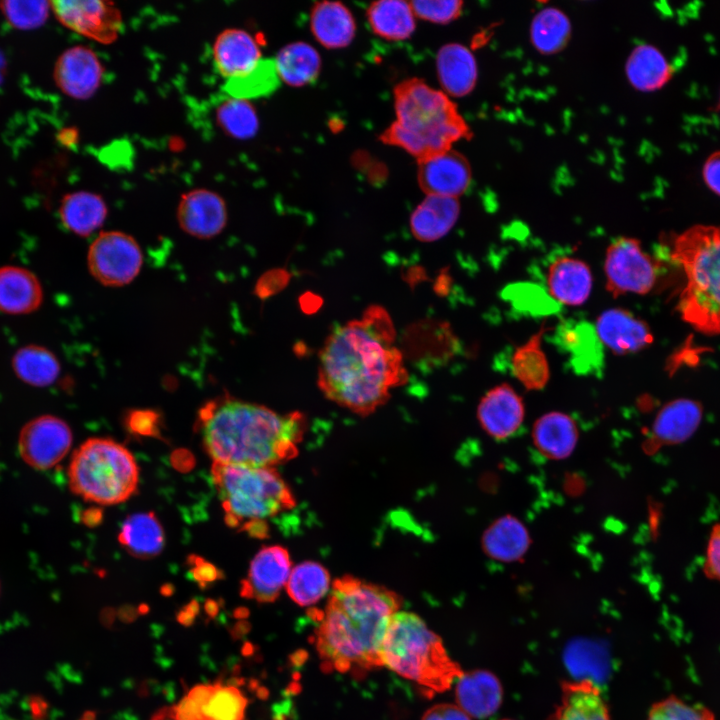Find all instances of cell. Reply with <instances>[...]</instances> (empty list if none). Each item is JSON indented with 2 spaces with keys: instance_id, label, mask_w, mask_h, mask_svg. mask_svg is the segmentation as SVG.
<instances>
[{
  "instance_id": "obj_7",
  "label": "cell",
  "mask_w": 720,
  "mask_h": 720,
  "mask_svg": "<svg viewBox=\"0 0 720 720\" xmlns=\"http://www.w3.org/2000/svg\"><path fill=\"white\" fill-rule=\"evenodd\" d=\"M382 665L432 692L449 689L464 673L441 638L416 614L397 611L380 651Z\"/></svg>"
},
{
  "instance_id": "obj_45",
  "label": "cell",
  "mask_w": 720,
  "mask_h": 720,
  "mask_svg": "<svg viewBox=\"0 0 720 720\" xmlns=\"http://www.w3.org/2000/svg\"><path fill=\"white\" fill-rule=\"evenodd\" d=\"M415 16L436 24H447L455 20L462 12V1H412L410 2Z\"/></svg>"
},
{
  "instance_id": "obj_52",
  "label": "cell",
  "mask_w": 720,
  "mask_h": 720,
  "mask_svg": "<svg viewBox=\"0 0 720 720\" xmlns=\"http://www.w3.org/2000/svg\"><path fill=\"white\" fill-rule=\"evenodd\" d=\"M151 720H177L174 706L160 709L152 716Z\"/></svg>"
},
{
  "instance_id": "obj_2",
  "label": "cell",
  "mask_w": 720,
  "mask_h": 720,
  "mask_svg": "<svg viewBox=\"0 0 720 720\" xmlns=\"http://www.w3.org/2000/svg\"><path fill=\"white\" fill-rule=\"evenodd\" d=\"M306 426L298 411L280 414L227 395L205 403L196 422L213 462L247 467H274L296 457Z\"/></svg>"
},
{
  "instance_id": "obj_38",
  "label": "cell",
  "mask_w": 720,
  "mask_h": 720,
  "mask_svg": "<svg viewBox=\"0 0 720 720\" xmlns=\"http://www.w3.org/2000/svg\"><path fill=\"white\" fill-rule=\"evenodd\" d=\"M12 368L19 379L37 387L54 383L61 369L53 352L33 344L17 350L12 358Z\"/></svg>"
},
{
  "instance_id": "obj_34",
  "label": "cell",
  "mask_w": 720,
  "mask_h": 720,
  "mask_svg": "<svg viewBox=\"0 0 720 720\" xmlns=\"http://www.w3.org/2000/svg\"><path fill=\"white\" fill-rule=\"evenodd\" d=\"M367 20L377 36L389 41L408 39L416 27L410 3L401 0L372 3L367 9Z\"/></svg>"
},
{
  "instance_id": "obj_13",
  "label": "cell",
  "mask_w": 720,
  "mask_h": 720,
  "mask_svg": "<svg viewBox=\"0 0 720 720\" xmlns=\"http://www.w3.org/2000/svg\"><path fill=\"white\" fill-rule=\"evenodd\" d=\"M246 706L239 689L214 683L192 688L174 711L177 720H244Z\"/></svg>"
},
{
  "instance_id": "obj_1",
  "label": "cell",
  "mask_w": 720,
  "mask_h": 720,
  "mask_svg": "<svg viewBox=\"0 0 720 720\" xmlns=\"http://www.w3.org/2000/svg\"><path fill=\"white\" fill-rule=\"evenodd\" d=\"M407 380L392 318L380 305H370L360 318L335 328L319 353V389L360 416L375 412Z\"/></svg>"
},
{
  "instance_id": "obj_8",
  "label": "cell",
  "mask_w": 720,
  "mask_h": 720,
  "mask_svg": "<svg viewBox=\"0 0 720 720\" xmlns=\"http://www.w3.org/2000/svg\"><path fill=\"white\" fill-rule=\"evenodd\" d=\"M139 469L132 453L106 438L86 440L73 453L68 468L71 491L100 505L126 501L137 489Z\"/></svg>"
},
{
  "instance_id": "obj_12",
  "label": "cell",
  "mask_w": 720,
  "mask_h": 720,
  "mask_svg": "<svg viewBox=\"0 0 720 720\" xmlns=\"http://www.w3.org/2000/svg\"><path fill=\"white\" fill-rule=\"evenodd\" d=\"M72 432L68 424L52 415L36 417L22 428L18 447L23 460L33 468L45 470L59 463L68 453Z\"/></svg>"
},
{
  "instance_id": "obj_28",
  "label": "cell",
  "mask_w": 720,
  "mask_h": 720,
  "mask_svg": "<svg viewBox=\"0 0 720 720\" xmlns=\"http://www.w3.org/2000/svg\"><path fill=\"white\" fill-rule=\"evenodd\" d=\"M459 213L457 198L427 195L411 214V232L419 241H436L452 229Z\"/></svg>"
},
{
  "instance_id": "obj_20",
  "label": "cell",
  "mask_w": 720,
  "mask_h": 720,
  "mask_svg": "<svg viewBox=\"0 0 720 720\" xmlns=\"http://www.w3.org/2000/svg\"><path fill=\"white\" fill-rule=\"evenodd\" d=\"M554 342L568 354L570 365L577 374L588 375L601 369L602 342L589 322H562L555 331Z\"/></svg>"
},
{
  "instance_id": "obj_49",
  "label": "cell",
  "mask_w": 720,
  "mask_h": 720,
  "mask_svg": "<svg viewBox=\"0 0 720 720\" xmlns=\"http://www.w3.org/2000/svg\"><path fill=\"white\" fill-rule=\"evenodd\" d=\"M422 720H471V717L457 704H437L429 708Z\"/></svg>"
},
{
  "instance_id": "obj_3",
  "label": "cell",
  "mask_w": 720,
  "mask_h": 720,
  "mask_svg": "<svg viewBox=\"0 0 720 720\" xmlns=\"http://www.w3.org/2000/svg\"><path fill=\"white\" fill-rule=\"evenodd\" d=\"M398 594L353 576L337 578L316 631L320 658L338 672L382 666L381 646Z\"/></svg>"
},
{
  "instance_id": "obj_24",
  "label": "cell",
  "mask_w": 720,
  "mask_h": 720,
  "mask_svg": "<svg viewBox=\"0 0 720 720\" xmlns=\"http://www.w3.org/2000/svg\"><path fill=\"white\" fill-rule=\"evenodd\" d=\"M546 282L555 301L570 306L581 305L591 292V270L578 258L559 257L549 265Z\"/></svg>"
},
{
  "instance_id": "obj_37",
  "label": "cell",
  "mask_w": 720,
  "mask_h": 720,
  "mask_svg": "<svg viewBox=\"0 0 720 720\" xmlns=\"http://www.w3.org/2000/svg\"><path fill=\"white\" fill-rule=\"evenodd\" d=\"M549 330L544 324L529 340L517 347L512 355V372L528 390H541L547 384L550 371L541 349L542 336Z\"/></svg>"
},
{
  "instance_id": "obj_18",
  "label": "cell",
  "mask_w": 720,
  "mask_h": 720,
  "mask_svg": "<svg viewBox=\"0 0 720 720\" xmlns=\"http://www.w3.org/2000/svg\"><path fill=\"white\" fill-rule=\"evenodd\" d=\"M524 415L522 398L506 383L490 389L477 409L481 427L497 440L512 436L521 426Z\"/></svg>"
},
{
  "instance_id": "obj_43",
  "label": "cell",
  "mask_w": 720,
  "mask_h": 720,
  "mask_svg": "<svg viewBox=\"0 0 720 720\" xmlns=\"http://www.w3.org/2000/svg\"><path fill=\"white\" fill-rule=\"evenodd\" d=\"M0 10L10 25L29 30L45 23L51 6L47 1H3Z\"/></svg>"
},
{
  "instance_id": "obj_35",
  "label": "cell",
  "mask_w": 720,
  "mask_h": 720,
  "mask_svg": "<svg viewBox=\"0 0 720 720\" xmlns=\"http://www.w3.org/2000/svg\"><path fill=\"white\" fill-rule=\"evenodd\" d=\"M119 542L133 556L147 559L162 551L164 531L154 513H135L123 522Z\"/></svg>"
},
{
  "instance_id": "obj_6",
  "label": "cell",
  "mask_w": 720,
  "mask_h": 720,
  "mask_svg": "<svg viewBox=\"0 0 720 720\" xmlns=\"http://www.w3.org/2000/svg\"><path fill=\"white\" fill-rule=\"evenodd\" d=\"M211 474L226 524L250 536H267L266 520L291 510L296 504L291 489L274 467L213 462Z\"/></svg>"
},
{
  "instance_id": "obj_29",
  "label": "cell",
  "mask_w": 720,
  "mask_h": 720,
  "mask_svg": "<svg viewBox=\"0 0 720 720\" xmlns=\"http://www.w3.org/2000/svg\"><path fill=\"white\" fill-rule=\"evenodd\" d=\"M310 27L315 39L325 48L339 49L348 46L356 32L350 10L341 2L316 3L310 14Z\"/></svg>"
},
{
  "instance_id": "obj_30",
  "label": "cell",
  "mask_w": 720,
  "mask_h": 720,
  "mask_svg": "<svg viewBox=\"0 0 720 720\" xmlns=\"http://www.w3.org/2000/svg\"><path fill=\"white\" fill-rule=\"evenodd\" d=\"M532 436L536 448L544 456L560 460L567 458L574 451L578 440V429L572 417L554 411L536 420Z\"/></svg>"
},
{
  "instance_id": "obj_15",
  "label": "cell",
  "mask_w": 720,
  "mask_h": 720,
  "mask_svg": "<svg viewBox=\"0 0 720 720\" xmlns=\"http://www.w3.org/2000/svg\"><path fill=\"white\" fill-rule=\"evenodd\" d=\"M104 68L97 54L89 47L77 45L66 49L57 59L54 80L67 96L88 99L98 90Z\"/></svg>"
},
{
  "instance_id": "obj_22",
  "label": "cell",
  "mask_w": 720,
  "mask_h": 720,
  "mask_svg": "<svg viewBox=\"0 0 720 720\" xmlns=\"http://www.w3.org/2000/svg\"><path fill=\"white\" fill-rule=\"evenodd\" d=\"M455 696L457 705L470 717L483 719L500 707L503 688L492 672L474 670L464 672L456 681Z\"/></svg>"
},
{
  "instance_id": "obj_21",
  "label": "cell",
  "mask_w": 720,
  "mask_h": 720,
  "mask_svg": "<svg viewBox=\"0 0 720 720\" xmlns=\"http://www.w3.org/2000/svg\"><path fill=\"white\" fill-rule=\"evenodd\" d=\"M212 57L217 72L226 79L248 72L263 58L256 40L237 28L226 29L216 37Z\"/></svg>"
},
{
  "instance_id": "obj_46",
  "label": "cell",
  "mask_w": 720,
  "mask_h": 720,
  "mask_svg": "<svg viewBox=\"0 0 720 720\" xmlns=\"http://www.w3.org/2000/svg\"><path fill=\"white\" fill-rule=\"evenodd\" d=\"M507 296H509L511 301H514L518 307L528 309L532 312H550L556 303L555 300H551L548 296H545L543 291L529 284H518L509 290Z\"/></svg>"
},
{
  "instance_id": "obj_5",
  "label": "cell",
  "mask_w": 720,
  "mask_h": 720,
  "mask_svg": "<svg viewBox=\"0 0 720 720\" xmlns=\"http://www.w3.org/2000/svg\"><path fill=\"white\" fill-rule=\"evenodd\" d=\"M670 256L685 275L677 309L705 335L720 334V225H694L676 235Z\"/></svg>"
},
{
  "instance_id": "obj_48",
  "label": "cell",
  "mask_w": 720,
  "mask_h": 720,
  "mask_svg": "<svg viewBox=\"0 0 720 720\" xmlns=\"http://www.w3.org/2000/svg\"><path fill=\"white\" fill-rule=\"evenodd\" d=\"M158 415L151 410H134L127 417L131 431L141 435L155 436L158 433Z\"/></svg>"
},
{
  "instance_id": "obj_42",
  "label": "cell",
  "mask_w": 720,
  "mask_h": 720,
  "mask_svg": "<svg viewBox=\"0 0 720 720\" xmlns=\"http://www.w3.org/2000/svg\"><path fill=\"white\" fill-rule=\"evenodd\" d=\"M216 121L227 135L237 139L253 137L259 126L253 105L247 100L231 97L218 105Z\"/></svg>"
},
{
  "instance_id": "obj_17",
  "label": "cell",
  "mask_w": 720,
  "mask_h": 720,
  "mask_svg": "<svg viewBox=\"0 0 720 720\" xmlns=\"http://www.w3.org/2000/svg\"><path fill=\"white\" fill-rule=\"evenodd\" d=\"M417 175L427 195L457 198L471 183L468 161L452 149L418 160Z\"/></svg>"
},
{
  "instance_id": "obj_4",
  "label": "cell",
  "mask_w": 720,
  "mask_h": 720,
  "mask_svg": "<svg viewBox=\"0 0 720 720\" xmlns=\"http://www.w3.org/2000/svg\"><path fill=\"white\" fill-rule=\"evenodd\" d=\"M394 106L396 121L380 138L418 160L450 150L452 144L471 135L448 95L418 78L395 87Z\"/></svg>"
},
{
  "instance_id": "obj_31",
  "label": "cell",
  "mask_w": 720,
  "mask_h": 720,
  "mask_svg": "<svg viewBox=\"0 0 720 720\" xmlns=\"http://www.w3.org/2000/svg\"><path fill=\"white\" fill-rule=\"evenodd\" d=\"M108 214L104 199L89 191L66 194L60 203L59 215L64 227L72 233L87 237L99 229Z\"/></svg>"
},
{
  "instance_id": "obj_32",
  "label": "cell",
  "mask_w": 720,
  "mask_h": 720,
  "mask_svg": "<svg viewBox=\"0 0 720 720\" xmlns=\"http://www.w3.org/2000/svg\"><path fill=\"white\" fill-rule=\"evenodd\" d=\"M530 545V536L524 524L511 515H505L485 530L482 548L492 559L513 562L521 559Z\"/></svg>"
},
{
  "instance_id": "obj_36",
  "label": "cell",
  "mask_w": 720,
  "mask_h": 720,
  "mask_svg": "<svg viewBox=\"0 0 720 720\" xmlns=\"http://www.w3.org/2000/svg\"><path fill=\"white\" fill-rule=\"evenodd\" d=\"M274 60L280 81L293 87H301L315 81L321 67L317 50L301 41L284 46Z\"/></svg>"
},
{
  "instance_id": "obj_26",
  "label": "cell",
  "mask_w": 720,
  "mask_h": 720,
  "mask_svg": "<svg viewBox=\"0 0 720 720\" xmlns=\"http://www.w3.org/2000/svg\"><path fill=\"white\" fill-rule=\"evenodd\" d=\"M439 82L446 95L463 97L476 85L477 63L472 52L458 43L441 47L436 57Z\"/></svg>"
},
{
  "instance_id": "obj_16",
  "label": "cell",
  "mask_w": 720,
  "mask_h": 720,
  "mask_svg": "<svg viewBox=\"0 0 720 720\" xmlns=\"http://www.w3.org/2000/svg\"><path fill=\"white\" fill-rule=\"evenodd\" d=\"M228 219L224 199L216 192L198 188L184 193L177 206V221L187 234L210 239L222 232Z\"/></svg>"
},
{
  "instance_id": "obj_41",
  "label": "cell",
  "mask_w": 720,
  "mask_h": 720,
  "mask_svg": "<svg viewBox=\"0 0 720 720\" xmlns=\"http://www.w3.org/2000/svg\"><path fill=\"white\" fill-rule=\"evenodd\" d=\"M279 84L275 60L262 58L248 72L226 79L223 90L231 98L249 101L272 94Z\"/></svg>"
},
{
  "instance_id": "obj_40",
  "label": "cell",
  "mask_w": 720,
  "mask_h": 720,
  "mask_svg": "<svg viewBox=\"0 0 720 720\" xmlns=\"http://www.w3.org/2000/svg\"><path fill=\"white\" fill-rule=\"evenodd\" d=\"M285 588L295 603L303 607L311 606L329 591V572L318 562H301L292 568Z\"/></svg>"
},
{
  "instance_id": "obj_9",
  "label": "cell",
  "mask_w": 720,
  "mask_h": 720,
  "mask_svg": "<svg viewBox=\"0 0 720 720\" xmlns=\"http://www.w3.org/2000/svg\"><path fill=\"white\" fill-rule=\"evenodd\" d=\"M604 271L607 289L614 297L644 295L656 284L659 264L642 249L639 240L620 237L607 248Z\"/></svg>"
},
{
  "instance_id": "obj_54",
  "label": "cell",
  "mask_w": 720,
  "mask_h": 720,
  "mask_svg": "<svg viewBox=\"0 0 720 720\" xmlns=\"http://www.w3.org/2000/svg\"><path fill=\"white\" fill-rule=\"evenodd\" d=\"M502 720H509V719H502Z\"/></svg>"
},
{
  "instance_id": "obj_44",
  "label": "cell",
  "mask_w": 720,
  "mask_h": 720,
  "mask_svg": "<svg viewBox=\"0 0 720 720\" xmlns=\"http://www.w3.org/2000/svg\"><path fill=\"white\" fill-rule=\"evenodd\" d=\"M647 720H715V716L705 706L690 704L671 695L651 706Z\"/></svg>"
},
{
  "instance_id": "obj_23",
  "label": "cell",
  "mask_w": 720,
  "mask_h": 720,
  "mask_svg": "<svg viewBox=\"0 0 720 720\" xmlns=\"http://www.w3.org/2000/svg\"><path fill=\"white\" fill-rule=\"evenodd\" d=\"M703 417L700 402L680 398L669 401L657 413L652 436L659 445H678L690 439Z\"/></svg>"
},
{
  "instance_id": "obj_51",
  "label": "cell",
  "mask_w": 720,
  "mask_h": 720,
  "mask_svg": "<svg viewBox=\"0 0 720 720\" xmlns=\"http://www.w3.org/2000/svg\"><path fill=\"white\" fill-rule=\"evenodd\" d=\"M192 574L199 583H208L218 578L217 569L208 562L197 558L193 560Z\"/></svg>"
},
{
  "instance_id": "obj_50",
  "label": "cell",
  "mask_w": 720,
  "mask_h": 720,
  "mask_svg": "<svg viewBox=\"0 0 720 720\" xmlns=\"http://www.w3.org/2000/svg\"><path fill=\"white\" fill-rule=\"evenodd\" d=\"M703 178L710 190L720 196V151L707 158L703 168Z\"/></svg>"
},
{
  "instance_id": "obj_33",
  "label": "cell",
  "mask_w": 720,
  "mask_h": 720,
  "mask_svg": "<svg viewBox=\"0 0 720 720\" xmlns=\"http://www.w3.org/2000/svg\"><path fill=\"white\" fill-rule=\"evenodd\" d=\"M625 73L637 90L651 92L662 88L672 77V67L654 46L641 44L629 55Z\"/></svg>"
},
{
  "instance_id": "obj_39",
  "label": "cell",
  "mask_w": 720,
  "mask_h": 720,
  "mask_svg": "<svg viewBox=\"0 0 720 720\" xmlns=\"http://www.w3.org/2000/svg\"><path fill=\"white\" fill-rule=\"evenodd\" d=\"M571 23L567 15L555 7L541 9L532 19L530 39L541 54L552 55L561 51L569 41Z\"/></svg>"
},
{
  "instance_id": "obj_14",
  "label": "cell",
  "mask_w": 720,
  "mask_h": 720,
  "mask_svg": "<svg viewBox=\"0 0 720 720\" xmlns=\"http://www.w3.org/2000/svg\"><path fill=\"white\" fill-rule=\"evenodd\" d=\"M292 570L288 550L280 545L261 548L253 557L240 594L261 603L275 601L285 588Z\"/></svg>"
},
{
  "instance_id": "obj_25",
  "label": "cell",
  "mask_w": 720,
  "mask_h": 720,
  "mask_svg": "<svg viewBox=\"0 0 720 720\" xmlns=\"http://www.w3.org/2000/svg\"><path fill=\"white\" fill-rule=\"evenodd\" d=\"M546 720H611L599 687L589 679L564 681L560 703Z\"/></svg>"
},
{
  "instance_id": "obj_11",
  "label": "cell",
  "mask_w": 720,
  "mask_h": 720,
  "mask_svg": "<svg viewBox=\"0 0 720 720\" xmlns=\"http://www.w3.org/2000/svg\"><path fill=\"white\" fill-rule=\"evenodd\" d=\"M49 3L59 22L91 40L109 44L120 34L122 16L111 2L57 0Z\"/></svg>"
},
{
  "instance_id": "obj_47",
  "label": "cell",
  "mask_w": 720,
  "mask_h": 720,
  "mask_svg": "<svg viewBox=\"0 0 720 720\" xmlns=\"http://www.w3.org/2000/svg\"><path fill=\"white\" fill-rule=\"evenodd\" d=\"M703 571L706 577L720 582V522L712 527L709 534Z\"/></svg>"
},
{
  "instance_id": "obj_53",
  "label": "cell",
  "mask_w": 720,
  "mask_h": 720,
  "mask_svg": "<svg viewBox=\"0 0 720 720\" xmlns=\"http://www.w3.org/2000/svg\"><path fill=\"white\" fill-rule=\"evenodd\" d=\"M3 71H4V62H3V58L0 56V80L3 75Z\"/></svg>"
},
{
  "instance_id": "obj_19",
  "label": "cell",
  "mask_w": 720,
  "mask_h": 720,
  "mask_svg": "<svg viewBox=\"0 0 720 720\" xmlns=\"http://www.w3.org/2000/svg\"><path fill=\"white\" fill-rule=\"evenodd\" d=\"M595 329L602 344L616 354L638 352L653 342L648 324L620 308L601 313Z\"/></svg>"
},
{
  "instance_id": "obj_27",
  "label": "cell",
  "mask_w": 720,
  "mask_h": 720,
  "mask_svg": "<svg viewBox=\"0 0 720 720\" xmlns=\"http://www.w3.org/2000/svg\"><path fill=\"white\" fill-rule=\"evenodd\" d=\"M43 300V290L31 271L18 266L0 267V311L21 315L37 310Z\"/></svg>"
},
{
  "instance_id": "obj_10",
  "label": "cell",
  "mask_w": 720,
  "mask_h": 720,
  "mask_svg": "<svg viewBox=\"0 0 720 720\" xmlns=\"http://www.w3.org/2000/svg\"><path fill=\"white\" fill-rule=\"evenodd\" d=\"M91 275L102 285L120 287L132 282L143 264L138 242L120 231L100 233L91 243L87 255Z\"/></svg>"
}]
</instances>
